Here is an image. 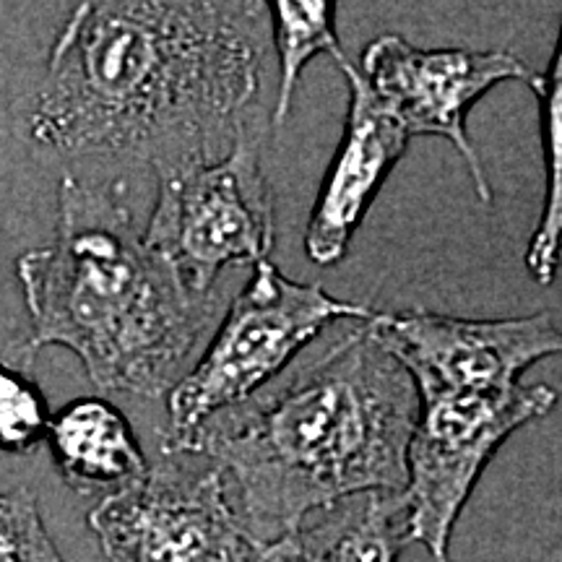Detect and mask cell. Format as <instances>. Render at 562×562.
Segmentation results:
<instances>
[{"label":"cell","instance_id":"3","mask_svg":"<svg viewBox=\"0 0 562 562\" xmlns=\"http://www.w3.org/2000/svg\"><path fill=\"white\" fill-rule=\"evenodd\" d=\"M32 331L30 355L63 347L102 393L157 398L172 391L220 318V294H193L125 201L123 182H58L47 245L16 258Z\"/></svg>","mask_w":562,"mask_h":562},{"label":"cell","instance_id":"10","mask_svg":"<svg viewBox=\"0 0 562 562\" xmlns=\"http://www.w3.org/2000/svg\"><path fill=\"white\" fill-rule=\"evenodd\" d=\"M341 70L349 83L347 123L305 229L307 258L326 269L347 256L351 237L409 144L357 66L347 60Z\"/></svg>","mask_w":562,"mask_h":562},{"label":"cell","instance_id":"1","mask_svg":"<svg viewBox=\"0 0 562 562\" xmlns=\"http://www.w3.org/2000/svg\"><path fill=\"white\" fill-rule=\"evenodd\" d=\"M269 3L100 0L70 13L24 104L40 151L149 165L227 157L256 125Z\"/></svg>","mask_w":562,"mask_h":562},{"label":"cell","instance_id":"15","mask_svg":"<svg viewBox=\"0 0 562 562\" xmlns=\"http://www.w3.org/2000/svg\"><path fill=\"white\" fill-rule=\"evenodd\" d=\"M50 406L40 385L24 372L0 362V451L30 456L50 430Z\"/></svg>","mask_w":562,"mask_h":562},{"label":"cell","instance_id":"9","mask_svg":"<svg viewBox=\"0 0 562 562\" xmlns=\"http://www.w3.org/2000/svg\"><path fill=\"white\" fill-rule=\"evenodd\" d=\"M378 334L419 391L495 393L544 357L562 355L552 313L524 318L469 321L430 311L375 313Z\"/></svg>","mask_w":562,"mask_h":562},{"label":"cell","instance_id":"4","mask_svg":"<svg viewBox=\"0 0 562 562\" xmlns=\"http://www.w3.org/2000/svg\"><path fill=\"white\" fill-rule=\"evenodd\" d=\"M378 311L339 300L318 284L284 277L261 261L229 302L209 347L170 391V432L188 438L203 422L277 381L281 370L336 321H372Z\"/></svg>","mask_w":562,"mask_h":562},{"label":"cell","instance_id":"13","mask_svg":"<svg viewBox=\"0 0 562 562\" xmlns=\"http://www.w3.org/2000/svg\"><path fill=\"white\" fill-rule=\"evenodd\" d=\"M269 21L279 55L277 110H273L271 121L281 125L290 117L302 68L321 53L334 55V60L344 66L347 55L341 50L339 32H336L334 3H326V0H277V3H269Z\"/></svg>","mask_w":562,"mask_h":562},{"label":"cell","instance_id":"12","mask_svg":"<svg viewBox=\"0 0 562 562\" xmlns=\"http://www.w3.org/2000/svg\"><path fill=\"white\" fill-rule=\"evenodd\" d=\"M47 446L63 480L81 495H117L151 467L125 414L100 396L76 398L53 414Z\"/></svg>","mask_w":562,"mask_h":562},{"label":"cell","instance_id":"6","mask_svg":"<svg viewBox=\"0 0 562 562\" xmlns=\"http://www.w3.org/2000/svg\"><path fill=\"white\" fill-rule=\"evenodd\" d=\"M558 391L516 385L508 391H419V414L406 451L409 542L432 562L448 560L453 526L497 448L518 427L550 414Z\"/></svg>","mask_w":562,"mask_h":562},{"label":"cell","instance_id":"2","mask_svg":"<svg viewBox=\"0 0 562 562\" xmlns=\"http://www.w3.org/2000/svg\"><path fill=\"white\" fill-rule=\"evenodd\" d=\"M419 393L372 321H357L302 368L203 422L161 451L220 467L243 529L261 547L315 510L404 492Z\"/></svg>","mask_w":562,"mask_h":562},{"label":"cell","instance_id":"8","mask_svg":"<svg viewBox=\"0 0 562 562\" xmlns=\"http://www.w3.org/2000/svg\"><path fill=\"white\" fill-rule=\"evenodd\" d=\"M357 70L406 136L451 140L467 161L476 199L492 203L490 178L469 140L467 115L503 81L526 83L537 94L542 74H533L508 50H419L398 34L372 40Z\"/></svg>","mask_w":562,"mask_h":562},{"label":"cell","instance_id":"5","mask_svg":"<svg viewBox=\"0 0 562 562\" xmlns=\"http://www.w3.org/2000/svg\"><path fill=\"white\" fill-rule=\"evenodd\" d=\"M146 243L193 294H214L227 266L269 261L277 209L263 170V128L256 125L227 157L157 175Z\"/></svg>","mask_w":562,"mask_h":562},{"label":"cell","instance_id":"11","mask_svg":"<svg viewBox=\"0 0 562 562\" xmlns=\"http://www.w3.org/2000/svg\"><path fill=\"white\" fill-rule=\"evenodd\" d=\"M409 542L404 492H362L311 513L263 547V562H398Z\"/></svg>","mask_w":562,"mask_h":562},{"label":"cell","instance_id":"16","mask_svg":"<svg viewBox=\"0 0 562 562\" xmlns=\"http://www.w3.org/2000/svg\"><path fill=\"white\" fill-rule=\"evenodd\" d=\"M0 562H66L30 487L0 492Z\"/></svg>","mask_w":562,"mask_h":562},{"label":"cell","instance_id":"7","mask_svg":"<svg viewBox=\"0 0 562 562\" xmlns=\"http://www.w3.org/2000/svg\"><path fill=\"white\" fill-rule=\"evenodd\" d=\"M89 526L110 562H263L220 467L195 453L161 451L138 484L97 503Z\"/></svg>","mask_w":562,"mask_h":562},{"label":"cell","instance_id":"14","mask_svg":"<svg viewBox=\"0 0 562 562\" xmlns=\"http://www.w3.org/2000/svg\"><path fill=\"white\" fill-rule=\"evenodd\" d=\"M537 97L542 102L547 193L542 216L526 250V269L539 284L547 286L558 277L562 256V24L550 70L542 74Z\"/></svg>","mask_w":562,"mask_h":562}]
</instances>
